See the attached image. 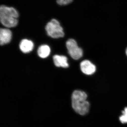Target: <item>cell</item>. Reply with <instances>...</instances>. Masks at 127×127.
Masks as SVG:
<instances>
[{"mask_svg": "<svg viewBox=\"0 0 127 127\" xmlns=\"http://www.w3.org/2000/svg\"><path fill=\"white\" fill-rule=\"evenodd\" d=\"M51 50L47 45H42L39 47L37 50V53L40 57L45 58L50 55Z\"/></svg>", "mask_w": 127, "mask_h": 127, "instance_id": "9c48e42d", "label": "cell"}, {"mask_svg": "<svg viewBox=\"0 0 127 127\" xmlns=\"http://www.w3.org/2000/svg\"><path fill=\"white\" fill-rule=\"evenodd\" d=\"M86 93L79 90L73 92L71 96L72 106L77 113L81 115L87 114L89 111L90 103L87 100Z\"/></svg>", "mask_w": 127, "mask_h": 127, "instance_id": "6da1fadb", "label": "cell"}, {"mask_svg": "<svg viewBox=\"0 0 127 127\" xmlns=\"http://www.w3.org/2000/svg\"><path fill=\"white\" fill-rule=\"evenodd\" d=\"M66 46L70 56L75 60H78L82 57L83 52L78 46L74 39H69L66 42Z\"/></svg>", "mask_w": 127, "mask_h": 127, "instance_id": "277c9868", "label": "cell"}, {"mask_svg": "<svg viewBox=\"0 0 127 127\" xmlns=\"http://www.w3.org/2000/svg\"><path fill=\"white\" fill-rule=\"evenodd\" d=\"M19 13L15 8L1 5L0 7V21L7 28L15 27L18 25Z\"/></svg>", "mask_w": 127, "mask_h": 127, "instance_id": "7a4b0ae2", "label": "cell"}, {"mask_svg": "<svg viewBox=\"0 0 127 127\" xmlns=\"http://www.w3.org/2000/svg\"><path fill=\"white\" fill-rule=\"evenodd\" d=\"M34 47L32 42L28 39H24L21 41L20 44V49L24 53H26L31 51Z\"/></svg>", "mask_w": 127, "mask_h": 127, "instance_id": "ba28073f", "label": "cell"}, {"mask_svg": "<svg viewBox=\"0 0 127 127\" xmlns=\"http://www.w3.org/2000/svg\"><path fill=\"white\" fill-rule=\"evenodd\" d=\"M80 68L83 73L88 75H93L96 70L95 65L87 60H84L81 62L80 64Z\"/></svg>", "mask_w": 127, "mask_h": 127, "instance_id": "5b68a950", "label": "cell"}, {"mask_svg": "<svg viewBox=\"0 0 127 127\" xmlns=\"http://www.w3.org/2000/svg\"><path fill=\"white\" fill-rule=\"evenodd\" d=\"M126 55H127V49H126Z\"/></svg>", "mask_w": 127, "mask_h": 127, "instance_id": "7c38bea8", "label": "cell"}, {"mask_svg": "<svg viewBox=\"0 0 127 127\" xmlns=\"http://www.w3.org/2000/svg\"><path fill=\"white\" fill-rule=\"evenodd\" d=\"M122 112L123 115L119 117V120L122 123H127V107H125Z\"/></svg>", "mask_w": 127, "mask_h": 127, "instance_id": "30bf717a", "label": "cell"}, {"mask_svg": "<svg viewBox=\"0 0 127 127\" xmlns=\"http://www.w3.org/2000/svg\"><path fill=\"white\" fill-rule=\"evenodd\" d=\"M11 31L8 28H1L0 30V44L1 45L9 43L12 38Z\"/></svg>", "mask_w": 127, "mask_h": 127, "instance_id": "8992f818", "label": "cell"}, {"mask_svg": "<svg viewBox=\"0 0 127 127\" xmlns=\"http://www.w3.org/2000/svg\"><path fill=\"white\" fill-rule=\"evenodd\" d=\"M73 0H57V2L60 5H65L70 4Z\"/></svg>", "mask_w": 127, "mask_h": 127, "instance_id": "8fae6325", "label": "cell"}, {"mask_svg": "<svg viewBox=\"0 0 127 127\" xmlns=\"http://www.w3.org/2000/svg\"><path fill=\"white\" fill-rule=\"evenodd\" d=\"M53 60L55 65L58 67L67 68L68 67L67 58L66 56L56 55L53 57Z\"/></svg>", "mask_w": 127, "mask_h": 127, "instance_id": "52a82bcc", "label": "cell"}, {"mask_svg": "<svg viewBox=\"0 0 127 127\" xmlns=\"http://www.w3.org/2000/svg\"><path fill=\"white\" fill-rule=\"evenodd\" d=\"M45 30L48 35L54 39L61 38L64 36L63 27L56 19H52L47 24Z\"/></svg>", "mask_w": 127, "mask_h": 127, "instance_id": "3957f363", "label": "cell"}]
</instances>
